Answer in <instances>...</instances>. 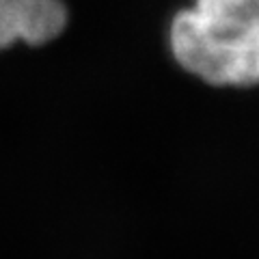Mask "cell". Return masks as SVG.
Here are the masks:
<instances>
[{
  "instance_id": "7a4b0ae2",
  "label": "cell",
  "mask_w": 259,
  "mask_h": 259,
  "mask_svg": "<svg viewBox=\"0 0 259 259\" xmlns=\"http://www.w3.org/2000/svg\"><path fill=\"white\" fill-rule=\"evenodd\" d=\"M61 0H0V52L15 44L44 46L67 26Z\"/></svg>"
},
{
  "instance_id": "6da1fadb",
  "label": "cell",
  "mask_w": 259,
  "mask_h": 259,
  "mask_svg": "<svg viewBox=\"0 0 259 259\" xmlns=\"http://www.w3.org/2000/svg\"><path fill=\"white\" fill-rule=\"evenodd\" d=\"M171 52L214 87L259 84V0H194L171 22Z\"/></svg>"
}]
</instances>
